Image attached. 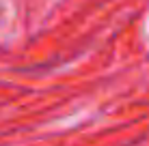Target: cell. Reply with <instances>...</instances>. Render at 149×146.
Listing matches in <instances>:
<instances>
[]
</instances>
